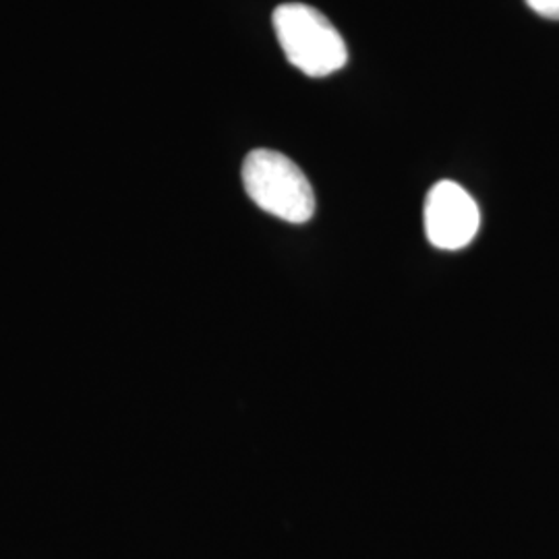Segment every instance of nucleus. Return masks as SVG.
I'll use <instances>...</instances> for the list:
<instances>
[{
  "label": "nucleus",
  "mask_w": 559,
  "mask_h": 559,
  "mask_svg": "<svg viewBox=\"0 0 559 559\" xmlns=\"http://www.w3.org/2000/svg\"><path fill=\"white\" fill-rule=\"evenodd\" d=\"M425 235L443 251H459L477 237L480 212L477 201L454 180H440L431 187L423 210Z\"/></svg>",
  "instance_id": "nucleus-3"
},
{
  "label": "nucleus",
  "mask_w": 559,
  "mask_h": 559,
  "mask_svg": "<svg viewBox=\"0 0 559 559\" xmlns=\"http://www.w3.org/2000/svg\"><path fill=\"white\" fill-rule=\"evenodd\" d=\"M242 187L263 212L290 224L316 214V193L295 162L274 150H253L242 162Z\"/></svg>",
  "instance_id": "nucleus-1"
},
{
  "label": "nucleus",
  "mask_w": 559,
  "mask_h": 559,
  "mask_svg": "<svg viewBox=\"0 0 559 559\" xmlns=\"http://www.w3.org/2000/svg\"><path fill=\"white\" fill-rule=\"evenodd\" d=\"M526 4L547 20H559V0H526Z\"/></svg>",
  "instance_id": "nucleus-4"
},
{
  "label": "nucleus",
  "mask_w": 559,
  "mask_h": 559,
  "mask_svg": "<svg viewBox=\"0 0 559 559\" xmlns=\"http://www.w3.org/2000/svg\"><path fill=\"white\" fill-rule=\"evenodd\" d=\"M272 23L286 59L307 78H328L346 64V41L318 9L300 2L280 4Z\"/></svg>",
  "instance_id": "nucleus-2"
}]
</instances>
